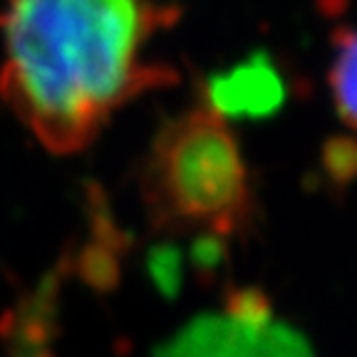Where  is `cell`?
<instances>
[{"label": "cell", "mask_w": 357, "mask_h": 357, "mask_svg": "<svg viewBox=\"0 0 357 357\" xmlns=\"http://www.w3.org/2000/svg\"><path fill=\"white\" fill-rule=\"evenodd\" d=\"M156 0H6L0 100L50 154L84 151L119 109L174 82L151 57Z\"/></svg>", "instance_id": "1"}, {"label": "cell", "mask_w": 357, "mask_h": 357, "mask_svg": "<svg viewBox=\"0 0 357 357\" xmlns=\"http://www.w3.org/2000/svg\"><path fill=\"white\" fill-rule=\"evenodd\" d=\"M142 199L156 229L231 238L253 216L251 174L229 119L201 100L169 119L142 167Z\"/></svg>", "instance_id": "2"}, {"label": "cell", "mask_w": 357, "mask_h": 357, "mask_svg": "<svg viewBox=\"0 0 357 357\" xmlns=\"http://www.w3.org/2000/svg\"><path fill=\"white\" fill-rule=\"evenodd\" d=\"M159 357H315L305 337L271 312L256 290H241L226 307L201 315L167 342Z\"/></svg>", "instance_id": "3"}, {"label": "cell", "mask_w": 357, "mask_h": 357, "mask_svg": "<svg viewBox=\"0 0 357 357\" xmlns=\"http://www.w3.org/2000/svg\"><path fill=\"white\" fill-rule=\"evenodd\" d=\"M223 117H266L283 102V79L268 57H251L208 82L206 97Z\"/></svg>", "instance_id": "4"}, {"label": "cell", "mask_w": 357, "mask_h": 357, "mask_svg": "<svg viewBox=\"0 0 357 357\" xmlns=\"http://www.w3.org/2000/svg\"><path fill=\"white\" fill-rule=\"evenodd\" d=\"M330 87L340 119L357 132V30H342L337 35Z\"/></svg>", "instance_id": "5"}]
</instances>
